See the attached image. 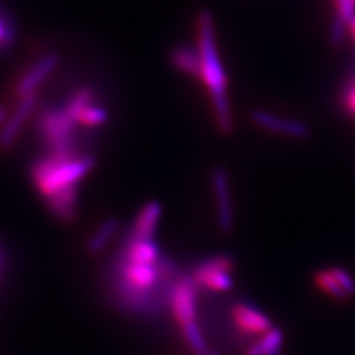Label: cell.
Returning a JSON list of instances; mask_svg holds the SVG:
<instances>
[{"label": "cell", "mask_w": 355, "mask_h": 355, "mask_svg": "<svg viewBox=\"0 0 355 355\" xmlns=\"http://www.w3.org/2000/svg\"><path fill=\"white\" fill-rule=\"evenodd\" d=\"M197 51L200 61H202L200 80L207 87L210 98H212L218 128L222 133L230 135L234 130V121H232L231 108L227 98L228 80L218 51L214 17L207 10H203L197 17Z\"/></svg>", "instance_id": "obj_1"}, {"label": "cell", "mask_w": 355, "mask_h": 355, "mask_svg": "<svg viewBox=\"0 0 355 355\" xmlns=\"http://www.w3.org/2000/svg\"><path fill=\"white\" fill-rule=\"evenodd\" d=\"M197 283L194 277H184L173 288L171 296V305L173 315L181 326L196 321V296Z\"/></svg>", "instance_id": "obj_4"}, {"label": "cell", "mask_w": 355, "mask_h": 355, "mask_svg": "<svg viewBox=\"0 0 355 355\" xmlns=\"http://www.w3.org/2000/svg\"><path fill=\"white\" fill-rule=\"evenodd\" d=\"M160 258L157 244L153 239H133L126 250V262L154 265Z\"/></svg>", "instance_id": "obj_12"}, {"label": "cell", "mask_w": 355, "mask_h": 355, "mask_svg": "<svg viewBox=\"0 0 355 355\" xmlns=\"http://www.w3.org/2000/svg\"><path fill=\"white\" fill-rule=\"evenodd\" d=\"M347 22L343 21L340 17H335V19H333V24H331V28H330V40L335 43V44H339L342 40H343V35H345V28H347Z\"/></svg>", "instance_id": "obj_24"}, {"label": "cell", "mask_w": 355, "mask_h": 355, "mask_svg": "<svg viewBox=\"0 0 355 355\" xmlns=\"http://www.w3.org/2000/svg\"><path fill=\"white\" fill-rule=\"evenodd\" d=\"M77 123L67 114L64 107H49L40 113L37 128L51 153H57L73 148L71 135Z\"/></svg>", "instance_id": "obj_3"}, {"label": "cell", "mask_w": 355, "mask_h": 355, "mask_svg": "<svg viewBox=\"0 0 355 355\" xmlns=\"http://www.w3.org/2000/svg\"><path fill=\"white\" fill-rule=\"evenodd\" d=\"M345 104H347V108L351 111V113L355 114V83L349 87V91H348L347 98H345Z\"/></svg>", "instance_id": "obj_26"}, {"label": "cell", "mask_w": 355, "mask_h": 355, "mask_svg": "<svg viewBox=\"0 0 355 355\" xmlns=\"http://www.w3.org/2000/svg\"><path fill=\"white\" fill-rule=\"evenodd\" d=\"M37 104V94H31L24 98H19V103L14 111V114L8 117L5 125L0 129V148L9 150L14 146L17 137L19 135L22 125L35 111Z\"/></svg>", "instance_id": "obj_6"}, {"label": "cell", "mask_w": 355, "mask_h": 355, "mask_svg": "<svg viewBox=\"0 0 355 355\" xmlns=\"http://www.w3.org/2000/svg\"><path fill=\"white\" fill-rule=\"evenodd\" d=\"M331 274L335 275L336 282L339 283V286L345 291V293L351 297L355 295V282L352 280V277L349 275V272H347L345 270L342 268H331L330 270Z\"/></svg>", "instance_id": "obj_22"}, {"label": "cell", "mask_w": 355, "mask_h": 355, "mask_svg": "<svg viewBox=\"0 0 355 355\" xmlns=\"http://www.w3.org/2000/svg\"><path fill=\"white\" fill-rule=\"evenodd\" d=\"M94 104V92L89 87H80L69 98V101L65 103L64 108L76 123H79V117L83 111Z\"/></svg>", "instance_id": "obj_17"}, {"label": "cell", "mask_w": 355, "mask_h": 355, "mask_svg": "<svg viewBox=\"0 0 355 355\" xmlns=\"http://www.w3.org/2000/svg\"><path fill=\"white\" fill-rule=\"evenodd\" d=\"M231 314L240 329L257 333V335H261V333L265 335L266 331H270L274 327L268 317L248 304H237L232 308Z\"/></svg>", "instance_id": "obj_9"}, {"label": "cell", "mask_w": 355, "mask_h": 355, "mask_svg": "<svg viewBox=\"0 0 355 355\" xmlns=\"http://www.w3.org/2000/svg\"><path fill=\"white\" fill-rule=\"evenodd\" d=\"M333 5L336 8V15L343 21L348 22L355 18V3L354 0H333Z\"/></svg>", "instance_id": "obj_23"}, {"label": "cell", "mask_w": 355, "mask_h": 355, "mask_svg": "<svg viewBox=\"0 0 355 355\" xmlns=\"http://www.w3.org/2000/svg\"><path fill=\"white\" fill-rule=\"evenodd\" d=\"M354 3H355V0H354Z\"/></svg>", "instance_id": "obj_30"}, {"label": "cell", "mask_w": 355, "mask_h": 355, "mask_svg": "<svg viewBox=\"0 0 355 355\" xmlns=\"http://www.w3.org/2000/svg\"><path fill=\"white\" fill-rule=\"evenodd\" d=\"M46 203L51 212L62 222H73L77 216V187L67 188L49 198Z\"/></svg>", "instance_id": "obj_10"}, {"label": "cell", "mask_w": 355, "mask_h": 355, "mask_svg": "<svg viewBox=\"0 0 355 355\" xmlns=\"http://www.w3.org/2000/svg\"><path fill=\"white\" fill-rule=\"evenodd\" d=\"M95 168L91 155H77L73 148L49 153L39 159L31 168L33 182L44 200L67 188L77 187L80 180Z\"/></svg>", "instance_id": "obj_2"}, {"label": "cell", "mask_w": 355, "mask_h": 355, "mask_svg": "<svg viewBox=\"0 0 355 355\" xmlns=\"http://www.w3.org/2000/svg\"><path fill=\"white\" fill-rule=\"evenodd\" d=\"M15 39L14 28L6 21L0 19V44H10Z\"/></svg>", "instance_id": "obj_25"}, {"label": "cell", "mask_w": 355, "mask_h": 355, "mask_svg": "<svg viewBox=\"0 0 355 355\" xmlns=\"http://www.w3.org/2000/svg\"><path fill=\"white\" fill-rule=\"evenodd\" d=\"M212 180L218 200V225L224 234H230L234 230V212H232L230 182L225 169L216 168L212 173Z\"/></svg>", "instance_id": "obj_7"}, {"label": "cell", "mask_w": 355, "mask_h": 355, "mask_svg": "<svg viewBox=\"0 0 355 355\" xmlns=\"http://www.w3.org/2000/svg\"><path fill=\"white\" fill-rule=\"evenodd\" d=\"M250 119L257 126L274 133H280V135H284V137L297 138V139H304L309 137L308 126L301 123V121L282 119L279 116L268 113V111L254 110L252 111Z\"/></svg>", "instance_id": "obj_8"}, {"label": "cell", "mask_w": 355, "mask_h": 355, "mask_svg": "<svg viewBox=\"0 0 355 355\" xmlns=\"http://www.w3.org/2000/svg\"><path fill=\"white\" fill-rule=\"evenodd\" d=\"M202 355H220V352H216V351H207V352H205V354H202Z\"/></svg>", "instance_id": "obj_29"}, {"label": "cell", "mask_w": 355, "mask_h": 355, "mask_svg": "<svg viewBox=\"0 0 355 355\" xmlns=\"http://www.w3.org/2000/svg\"><path fill=\"white\" fill-rule=\"evenodd\" d=\"M6 110L3 108V107H0V128H2L3 125H5V121H6Z\"/></svg>", "instance_id": "obj_27"}, {"label": "cell", "mask_w": 355, "mask_h": 355, "mask_svg": "<svg viewBox=\"0 0 355 355\" xmlns=\"http://www.w3.org/2000/svg\"><path fill=\"white\" fill-rule=\"evenodd\" d=\"M200 268L203 270H210V271H222V272H231L234 270L236 262L228 254H222V257H215L212 259H209L203 263L198 265Z\"/></svg>", "instance_id": "obj_21"}, {"label": "cell", "mask_w": 355, "mask_h": 355, "mask_svg": "<svg viewBox=\"0 0 355 355\" xmlns=\"http://www.w3.org/2000/svg\"><path fill=\"white\" fill-rule=\"evenodd\" d=\"M60 64V55L49 52L44 57L31 67V69L21 77L15 86V94L18 98H24L27 95L36 94L42 83L55 71Z\"/></svg>", "instance_id": "obj_5"}, {"label": "cell", "mask_w": 355, "mask_h": 355, "mask_svg": "<svg viewBox=\"0 0 355 355\" xmlns=\"http://www.w3.org/2000/svg\"><path fill=\"white\" fill-rule=\"evenodd\" d=\"M193 277L197 284L212 288V291L227 292L232 288V279L228 272L210 271V270H203L200 268V266H197Z\"/></svg>", "instance_id": "obj_15"}, {"label": "cell", "mask_w": 355, "mask_h": 355, "mask_svg": "<svg viewBox=\"0 0 355 355\" xmlns=\"http://www.w3.org/2000/svg\"><path fill=\"white\" fill-rule=\"evenodd\" d=\"M119 230V220L114 218H110L104 220L101 225L98 227V230L91 236V239L86 243V249L89 253H99L104 250L107 246V243L116 236V232Z\"/></svg>", "instance_id": "obj_16"}, {"label": "cell", "mask_w": 355, "mask_h": 355, "mask_svg": "<svg viewBox=\"0 0 355 355\" xmlns=\"http://www.w3.org/2000/svg\"><path fill=\"white\" fill-rule=\"evenodd\" d=\"M314 282L321 288V291H324L327 295H330L331 297H335L336 301H339V302H345L349 299V296L339 286V283L335 279V275L331 274L330 270L317 271L315 275H314Z\"/></svg>", "instance_id": "obj_18"}, {"label": "cell", "mask_w": 355, "mask_h": 355, "mask_svg": "<svg viewBox=\"0 0 355 355\" xmlns=\"http://www.w3.org/2000/svg\"><path fill=\"white\" fill-rule=\"evenodd\" d=\"M171 61L175 65L176 70L200 79V73H202V61H200V55L197 49H191L187 46L176 48L171 53Z\"/></svg>", "instance_id": "obj_13"}, {"label": "cell", "mask_w": 355, "mask_h": 355, "mask_svg": "<svg viewBox=\"0 0 355 355\" xmlns=\"http://www.w3.org/2000/svg\"><path fill=\"white\" fill-rule=\"evenodd\" d=\"M107 119H108V113H107L105 108H103L101 105L91 104L80 114L79 123L85 125V126H89V128H94V126L104 125Z\"/></svg>", "instance_id": "obj_20"}, {"label": "cell", "mask_w": 355, "mask_h": 355, "mask_svg": "<svg viewBox=\"0 0 355 355\" xmlns=\"http://www.w3.org/2000/svg\"><path fill=\"white\" fill-rule=\"evenodd\" d=\"M348 30H349L351 36H352V37H354V40H355V18H354V19H351V21L348 22Z\"/></svg>", "instance_id": "obj_28"}, {"label": "cell", "mask_w": 355, "mask_h": 355, "mask_svg": "<svg viewBox=\"0 0 355 355\" xmlns=\"http://www.w3.org/2000/svg\"><path fill=\"white\" fill-rule=\"evenodd\" d=\"M283 339V330L272 327L258 343H253L244 355H282Z\"/></svg>", "instance_id": "obj_14"}, {"label": "cell", "mask_w": 355, "mask_h": 355, "mask_svg": "<svg viewBox=\"0 0 355 355\" xmlns=\"http://www.w3.org/2000/svg\"><path fill=\"white\" fill-rule=\"evenodd\" d=\"M162 205L157 200H151L150 203L144 206L141 214L138 215L135 225L132 230V237L133 239H151L155 227H157V222L162 216Z\"/></svg>", "instance_id": "obj_11"}, {"label": "cell", "mask_w": 355, "mask_h": 355, "mask_svg": "<svg viewBox=\"0 0 355 355\" xmlns=\"http://www.w3.org/2000/svg\"><path fill=\"white\" fill-rule=\"evenodd\" d=\"M182 333H184V338L188 342V345L191 347V349L197 354V355H202L205 352H207V343L205 340V336L202 330L197 326L196 321H190V323H187L182 326Z\"/></svg>", "instance_id": "obj_19"}]
</instances>
